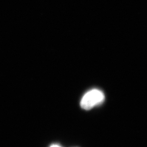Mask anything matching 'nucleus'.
Instances as JSON below:
<instances>
[{"mask_svg": "<svg viewBox=\"0 0 147 147\" xmlns=\"http://www.w3.org/2000/svg\"><path fill=\"white\" fill-rule=\"evenodd\" d=\"M105 99L104 93L98 89H92L86 93L82 98L80 105L86 110H89L100 104Z\"/></svg>", "mask_w": 147, "mask_h": 147, "instance_id": "1", "label": "nucleus"}, {"mask_svg": "<svg viewBox=\"0 0 147 147\" xmlns=\"http://www.w3.org/2000/svg\"><path fill=\"white\" fill-rule=\"evenodd\" d=\"M59 147V146H56V145H54V146H53L52 147Z\"/></svg>", "mask_w": 147, "mask_h": 147, "instance_id": "2", "label": "nucleus"}]
</instances>
